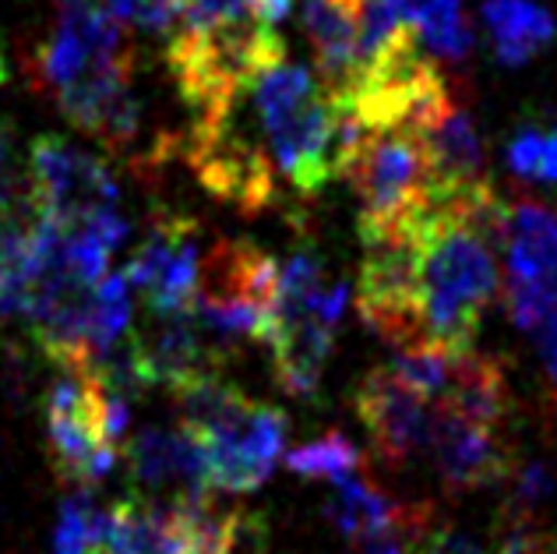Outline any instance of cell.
<instances>
[{
	"instance_id": "1",
	"label": "cell",
	"mask_w": 557,
	"mask_h": 554,
	"mask_svg": "<svg viewBox=\"0 0 557 554\" xmlns=\"http://www.w3.org/2000/svg\"><path fill=\"white\" fill-rule=\"evenodd\" d=\"M247 103L261 127L278 177L293 192L318 195L329 181L343 177L357 124L304 67L286 53L265 64L247 85Z\"/></svg>"
},
{
	"instance_id": "2",
	"label": "cell",
	"mask_w": 557,
	"mask_h": 554,
	"mask_svg": "<svg viewBox=\"0 0 557 554\" xmlns=\"http://www.w3.org/2000/svg\"><path fill=\"white\" fill-rule=\"evenodd\" d=\"M343 177L360 201V237L409 230L434 206V177L409 127H357Z\"/></svg>"
},
{
	"instance_id": "3",
	"label": "cell",
	"mask_w": 557,
	"mask_h": 554,
	"mask_svg": "<svg viewBox=\"0 0 557 554\" xmlns=\"http://www.w3.org/2000/svg\"><path fill=\"white\" fill-rule=\"evenodd\" d=\"M278 297V266L251 241H215L198 266L195 311L212 340L233 349L240 340L265 343Z\"/></svg>"
},
{
	"instance_id": "4",
	"label": "cell",
	"mask_w": 557,
	"mask_h": 554,
	"mask_svg": "<svg viewBox=\"0 0 557 554\" xmlns=\"http://www.w3.org/2000/svg\"><path fill=\"white\" fill-rule=\"evenodd\" d=\"M247 89L230 107L195 116L187 135V163L215 198L240 212H261L275 201V163L258 121H247ZM255 116V113H251Z\"/></svg>"
},
{
	"instance_id": "5",
	"label": "cell",
	"mask_w": 557,
	"mask_h": 554,
	"mask_svg": "<svg viewBox=\"0 0 557 554\" xmlns=\"http://www.w3.org/2000/svg\"><path fill=\"white\" fill-rule=\"evenodd\" d=\"M505 304L525 335L557 329V209L522 195L505 201Z\"/></svg>"
},
{
	"instance_id": "6",
	"label": "cell",
	"mask_w": 557,
	"mask_h": 554,
	"mask_svg": "<svg viewBox=\"0 0 557 554\" xmlns=\"http://www.w3.org/2000/svg\"><path fill=\"white\" fill-rule=\"evenodd\" d=\"M121 187L99 156L61 135H42L28 149V212L53 226H78L116 209Z\"/></svg>"
},
{
	"instance_id": "7",
	"label": "cell",
	"mask_w": 557,
	"mask_h": 554,
	"mask_svg": "<svg viewBox=\"0 0 557 554\" xmlns=\"http://www.w3.org/2000/svg\"><path fill=\"white\" fill-rule=\"evenodd\" d=\"M363 266L357 308L381 340L413 349L428 346L420 322V275H417V226L363 241Z\"/></svg>"
},
{
	"instance_id": "8",
	"label": "cell",
	"mask_w": 557,
	"mask_h": 554,
	"mask_svg": "<svg viewBox=\"0 0 557 554\" xmlns=\"http://www.w3.org/2000/svg\"><path fill=\"white\" fill-rule=\"evenodd\" d=\"M212 491H255L265 484L286 445V414L247 399L223 431L205 439Z\"/></svg>"
},
{
	"instance_id": "9",
	"label": "cell",
	"mask_w": 557,
	"mask_h": 554,
	"mask_svg": "<svg viewBox=\"0 0 557 554\" xmlns=\"http://www.w3.org/2000/svg\"><path fill=\"white\" fill-rule=\"evenodd\" d=\"M198 226L181 216H163L156 220L149 237L127 261L124 280L149 300L152 315H173L187 311L195 304L198 290Z\"/></svg>"
},
{
	"instance_id": "10",
	"label": "cell",
	"mask_w": 557,
	"mask_h": 554,
	"mask_svg": "<svg viewBox=\"0 0 557 554\" xmlns=\"http://www.w3.org/2000/svg\"><path fill=\"white\" fill-rule=\"evenodd\" d=\"M357 414L371 434L374 456L388 466H406L431 448L434 403L417 396L385 368L371 371L357 389Z\"/></svg>"
},
{
	"instance_id": "11",
	"label": "cell",
	"mask_w": 557,
	"mask_h": 554,
	"mask_svg": "<svg viewBox=\"0 0 557 554\" xmlns=\"http://www.w3.org/2000/svg\"><path fill=\"white\" fill-rule=\"evenodd\" d=\"M409 131L420 138L423 156H428V163H431L434 201L437 198H476V195L494 192L476 124L456 96H448L442 107H434Z\"/></svg>"
},
{
	"instance_id": "12",
	"label": "cell",
	"mask_w": 557,
	"mask_h": 554,
	"mask_svg": "<svg viewBox=\"0 0 557 554\" xmlns=\"http://www.w3.org/2000/svg\"><path fill=\"white\" fill-rule=\"evenodd\" d=\"M428 452L451 494L502 484L511 473V452L502 439V428L469 420L445 403H434V434Z\"/></svg>"
},
{
	"instance_id": "13",
	"label": "cell",
	"mask_w": 557,
	"mask_h": 554,
	"mask_svg": "<svg viewBox=\"0 0 557 554\" xmlns=\"http://www.w3.org/2000/svg\"><path fill=\"white\" fill-rule=\"evenodd\" d=\"M304 33L311 39L321 85L343 107L360 82L357 0H304Z\"/></svg>"
},
{
	"instance_id": "14",
	"label": "cell",
	"mask_w": 557,
	"mask_h": 554,
	"mask_svg": "<svg viewBox=\"0 0 557 554\" xmlns=\"http://www.w3.org/2000/svg\"><path fill=\"white\" fill-rule=\"evenodd\" d=\"M127 466L141 488H173L181 494H205L209 488V456L190 431L145 428L127 445Z\"/></svg>"
},
{
	"instance_id": "15",
	"label": "cell",
	"mask_w": 557,
	"mask_h": 554,
	"mask_svg": "<svg viewBox=\"0 0 557 554\" xmlns=\"http://www.w3.org/2000/svg\"><path fill=\"white\" fill-rule=\"evenodd\" d=\"M325 516L343 537H368L377 530H409L420 533L423 522H428L431 508L423 505H399L392 502L388 494H381L371 480H363L357 473L335 477L332 480V494L325 502Z\"/></svg>"
},
{
	"instance_id": "16",
	"label": "cell",
	"mask_w": 557,
	"mask_h": 554,
	"mask_svg": "<svg viewBox=\"0 0 557 554\" xmlns=\"http://www.w3.org/2000/svg\"><path fill=\"white\" fill-rule=\"evenodd\" d=\"M483 22L491 28L494 53L505 67L530 64L557 36L550 11L536 4V0H487L483 4Z\"/></svg>"
},
{
	"instance_id": "17",
	"label": "cell",
	"mask_w": 557,
	"mask_h": 554,
	"mask_svg": "<svg viewBox=\"0 0 557 554\" xmlns=\"http://www.w3.org/2000/svg\"><path fill=\"white\" fill-rule=\"evenodd\" d=\"M417 36L445 61H462L473 47V28L466 19V0H403Z\"/></svg>"
},
{
	"instance_id": "18",
	"label": "cell",
	"mask_w": 557,
	"mask_h": 554,
	"mask_svg": "<svg viewBox=\"0 0 557 554\" xmlns=\"http://www.w3.org/2000/svg\"><path fill=\"white\" fill-rule=\"evenodd\" d=\"M286 466L293 473L300 477H325V480H335V477H346V473H357L363 459L357 445L346 439L339 431H329L325 439H318L311 445H300L293 448L286 456Z\"/></svg>"
},
{
	"instance_id": "19",
	"label": "cell",
	"mask_w": 557,
	"mask_h": 554,
	"mask_svg": "<svg viewBox=\"0 0 557 554\" xmlns=\"http://www.w3.org/2000/svg\"><path fill=\"white\" fill-rule=\"evenodd\" d=\"M511 491L505 502V522H536V516L544 513V505L554 498L557 480L550 473V466L544 459H530L522 466H511Z\"/></svg>"
},
{
	"instance_id": "20",
	"label": "cell",
	"mask_w": 557,
	"mask_h": 554,
	"mask_svg": "<svg viewBox=\"0 0 557 554\" xmlns=\"http://www.w3.org/2000/svg\"><path fill=\"white\" fill-rule=\"evenodd\" d=\"M102 519L107 513L96 508L89 494H71L61 508V522H57L53 554H89L102 537Z\"/></svg>"
},
{
	"instance_id": "21",
	"label": "cell",
	"mask_w": 557,
	"mask_h": 554,
	"mask_svg": "<svg viewBox=\"0 0 557 554\" xmlns=\"http://www.w3.org/2000/svg\"><path fill=\"white\" fill-rule=\"evenodd\" d=\"M497 554H557V537L533 522H511Z\"/></svg>"
},
{
	"instance_id": "22",
	"label": "cell",
	"mask_w": 557,
	"mask_h": 554,
	"mask_svg": "<svg viewBox=\"0 0 557 554\" xmlns=\"http://www.w3.org/2000/svg\"><path fill=\"white\" fill-rule=\"evenodd\" d=\"M409 530H377L368 537H354L346 554H406Z\"/></svg>"
},
{
	"instance_id": "23",
	"label": "cell",
	"mask_w": 557,
	"mask_h": 554,
	"mask_svg": "<svg viewBox=\"0 0 557 554\" xmlns=\"http://www.w3.org/2000/svg\"><path fill=\"white\" fill-rule=\"evenodd\" d=\"M417 554H487L473 537L456 533V530H434Z\"/></svg>"
},
{
	"instance_id": "24",
	"label": "cell",
	"mask_w": 557,
	"mask_h": 554,
	"mask_svg": "<svg viewBox=\"0 0 557 554\" xmlns=\"http://www.w3.org/2000/svg\"><path fill=\"white\" fill-rule=\"evenodd\" d=\"M57 8L102 11V14H113V19H124L131 25V0H57Z\"/></svg>"
},
{
	"instance_id": "25",
	"label": "cell",
	"mask_w": 557,
	"mask_h": 554,
	"mask_svg": "<svg viewBox=\"0 0 557 554\" xmlns=\"http://www.w3.org/2000/svg\"><path fill=\"white\" fill-rule=\"evenodd\" d=\"M536 349H540V357H544V371H547V389H550V396L557 403V329L544 332V335H536Z\"/></svg>"
},
{
	"instance_id": "26",
	"label": "cell",
	"mask_w": 557,
	"mask_h": 554,
	"mask_svg": "<svg viewBox=\"0 0 557 554\" xmlns=\"http://www.w3.org/2000/svg\"><path fill=\"white\" fill-rule=\"evenodd\" d=\"M536 181H550V184H557V127L544 131V141H540Z\"/></svg>"
},
{
	"instance_id": "27",
	"label": "cell",
	"mask_w": 557,
	"mask_h": 554,
	"mask_svg": "<svg viewBox=\"0 0 557 554\" xmlns=\"http://www.w3.org/2000/svg\"><path fill=\"white\" fill-rule=\"evenodd\" d=\"M8 82V67H4V57H0V85Z\"/></svg>"
},
{
	"instance_id": "28",
	"label": "cell",
	"mask_w": 557,
	"mask_h": 554,
	"mask_svg": "<svg viewBox=\"0 0 557 554\" xmlns=\"http://www.w3.org/2000/svg\"><path fill=\"white\" fill-rule=\"evenodd\" d=\"M89 554H107V551H102V547H99V544H96V547H92V551H89Z\"/></svg>"
}]
</instances>
